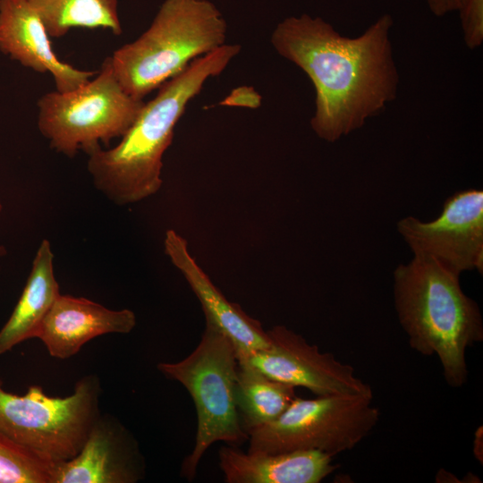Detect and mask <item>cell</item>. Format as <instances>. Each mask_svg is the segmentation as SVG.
Listing matches in <instances>:
<instances>
[{
	"label": "cell",
	"instance_id": "11",
	"mask_svg": "<svg viewBox=\"0 0 483 483\" xmlns=\"http://www.w3.org/2000/svg\"><path fill=\"white\" fill-rule=\"evenodd\" d=\"M145 475L135 437L117 418L100 412L79 453L54 464L50 483H137Z\"/></svg>",
	"mask_w": 483,
	"mask_h": 483
},
{
	"label": "cell",
	"instance_id": "9",
	"mask_svg": "<svg viewBox=\"0 0 483 483\" xmlns=\"http://www.w3.org/2000/svg\"><path fill=\"white\" fill-rule=\"evenodd\" d=\"M397 230L413 255L428 257L450 271L483 272V191L454 192L436 219L423 222L406 216Z\"/></svg>",
	"mask_w": 483,
	"mask_h": 483
},
{
	"label": "cell",
	"instance_id": "15",
	"mask_svg": "<svg viewBox=\"0 0 483 483\" xmlns=\"http://www.w3.org/2000/svg\"><path fill=\"white\" fill-rule=\"evenodd\" d=\"M334 457L313 450L244 453L230 445L218 451L227 483H318L337 469Z\"/></svg>",
	"mask_w": 483,
	"mask_h": 483
},
{
	"label": "cell",
	"instance_id": "22",
	"mask_svg": "<svg viewBox=\"0 0 483 483\" xmlns=\"http://www.w3.org/2000/svg\"><path fill=\"white\" fill-rule=\"evenodd\" d=\"M2 210H3V205L0 200V216H1ZM5 254H6L5 248L0 244V269H1V260L5 256Z\"/></svg>",
	"mask_w": 483,
	"mask_h": 483
},
{
	"label": "cell",
	"instance_id": "2",
	"mask_svg": "<svg viewBox=\"0 0 483 483\" xmlns=\"http://www.w3.org/2000/svg\"><path fill=\"white\" fill-rule=\"evenodd\" d=\"M240 51L238 44H225L192 61L158 88L115 147L89 154L87 169L96 189L118 206L156 194L163 184V156L188 104Z\"/></svg>",
	"mask_w": 483,
	"mask_h": 483
},
{
	"label": "cell",
	"instance_id": "20",
	"mask_svg": "<svg viewBox=\"0 0 483 483\" xmlns=\"http://www.w3.org/2000/svg\"><path fill=\"white\" fill-rule=\"evenodd\" d=\"M463 38L470 49L483 42V0H466L460 11Z\"/></svg>",
	"mask_w": 483,
	"mask_h": 483
},
{
	"label": "cell",
	"instance_id": "4",
	"mask_svg": "<svg viewBox=\"0 0 483 483\" xmlns=\"http://www.w3.org/2000/svg\"><path fill=\"white\" fill-rule=\"evenodd\" d=\"M227 23L208 0H164L150 26L110 61L119 83L143 98L192 61L225 44Z\"/></svg>",
	"mask_w": 483,
	"mask_h": 483
},
{
	"label": "cell",
	"instance_id": "17",
	"mask_svg": "<svg viewBox=\"0 0 483 483\" xmlns=\"http://www.w3.org/2000/svg\"><path fill=\"white\" fill-rule=\"evenodd\" d=\"M295 388L238 361L235 402L244 431L248 434L277 419L297 397Z\"/></svg>",
	"mask_w": 483,
	"mask_h": 483
},
{
	"label": "cell",
	"instance_id": "6",
	"mask_svg": "<svg viewBox=\"0 0 483 483\" xmlns=\"http://www.w3.org/2000/svg\"><path fill=\"white\" fill-rule=\"evenodd\" d=\"M100 394L95 374L80 378L65 397L48 395L35 385L16 394L6 391L0 378V435L51 464L68 461L100 413Z\"/></svg>",
	"mask_w": 483,
	"mask_h": 483
},
{
	"label": "cell",
	"instance_id": "5",
	"mask_svg": "<svg viewBox=\"0 0 483 483\" xmlns=\"http://www.w3.org/2000/svg\"><path fill=\"white\" fill-rule=\"evenodd\" d=\"M238 369L236 350L229 338L206 322L193 352L177 362H160L157 369L189 392L197 412L192 451L181 466V475L191 481L203 454L216 442L238 445L248 440L235 402Z\"/></svg>",
	"mask_w": 483,
	"mask_h": 483
},
{
	"label": "cell",
	"instance_id": "21",
	"mask_svg": "<svg viewBox=\"0 0 483 483\" xmlns=\"http://www.w3.org/2000/svg\"><path fill=\"white\" fill-rule=\"evenodd\" d=\"M466 0H427L429 10L436 16H443L449 13L460 12Z\"/></svg>",
	"mask_w": 483,
	"mask_h": 483
},
{
	"label": "cell",
	"instance_id": "10",
	"mask_svg": "<svg viewBox=\"0 0 483 483\" xmlns=\"http://www.w3.org/2000/svg\"><path fill=\"white\" fill-rule=\"evenodd\" d=\"M269 345L237 357L267 377L294 387H304L317 396L334 394L373 395L371 386L357 377L353 368L321 352L301 335L284 326L267 330Z\"/></svg>",
	"mask_w": 483,
	"mask_h": 483
},
{
	"label": "cell",
	"instance_id": "16",
	"mask_svg": "<svg viewBox=\"0 0 483 483\" xmlns=\"http://www.w3.org/2000/svg\"><path fill=\"white\" fill-rule=\"evenodd\" d=\"M54 253L48 240L37 250L22 292L0 329V355L22 342L36 338L39 327L61 294L54 270Z\"/></svg>",
	"mask_w": 483,
	"mask_h": 483
},
{
	"label": "cell",
	"instance_id": "3",
	"mask_svg": "<svg viewBox=\"0 0 483 483\" xmlns=\"http://www.w3.org/2000/svg\"><path fill=\"white\" fill-rule=\"evenodd\" d=\"M394 301L411 348L436 355L449 386H464L466 352L483 341V320L478 303L463 292L460 275L431 258L414 255L394 271Z\"/></svg>",
	"mask_w": 483,
	"mask_h": 483
},
{
	"label": "cell",
	"instance_id": "8",
	"mask_svg": "<svg viewBox=\"0 0 483 483\" xmlns=\"http://www.w3.org/2000/svg\"><path fill=\"white\" fill-rule=\"evenodd\" d=\"M373 395L334 394L296 397L274 421L248 433L249 452L313 450L335 456L352 450L380 417Z\"/></svg>",
	"mask_w": 483,
	"mask_h": 483
},
{
	"label": "cell",
	"instance_id": "7",
	"mask_svg": "<svg viewBox=\"0 0 483 483\" xmlns=\"http://www.w3.org/2000/svg\"><path fill=\"white\" fill-rule=\"evenodd\" d=\"M145 102L125 92L107 56L94 79L68 91L47 92L38 101V128L51 148L68 157L88 155L121 138Z\"/></svg>",
	"mask_w": 483,
	"mask_h": 483
},
{
	"label": "cell",
	"instance_id": "12",
	"mask_svg": "<svg viewBox=\"0 0 483 483\" xmlns=\"http://www.w3.org/2000/svg\"><path fill=\"white\" fill-rule=\"evenodd\" d=\"M49 34L29 0H0V51L22 66L51 74L55 90L68 92L89 80L96 72L60 60Z\"/></svg>",
	"mask_w": 483,
	"mask_h": 483
},
{
	"label": "cell",
	"instance_id": "18",
	"mask_svg": "<svg viewBox=\"0 0 483 483\" xmlns=\"http://www.w3.org/2000/svg\"><path fill=\"white\" fill-rule=\"evenodd\" d=\"M52 38L72 29H104L114 35L123 32L118 0H29Z\"/></svg>",
	"mask_w": 483,
	"mask_h": 483
},
{
	"label": "cell",
	"instance_id": "13",
	"mask_svg": "<svg viewBox=\"0 0 483 483\" xmlns=\"http://www.w3.org/2000/svg\"><path fill=\"white\" fill-rule=\"evenodd\" d=\"M164 248L173 265L181 272L199 301L206 322L229 338L237 357L268 347L269 338L261 323L224 296L191 255L187 241L182 236L174 230H167Z\"/></svg>",
	"mask_w": 483,
	"mask_h": 483
},
{
	"label": "cell",
	"instance_id": "19",
	"mask_svg": "<svg viewBox=\"0 0 483 483\" xmlns=\"http://www.w3.org/2000/svg\"><path fill=\"white\" fill-rule=\"evenodd\" d=\"M53 466L0 435V483H50Z\"/></svg>",
	"mask_w": 483,
	"mask_h": 483
},
{
	"label": "cell",
	"instance_id": "14",
	"mask_svg": "<svg viewBox=\"0 0 483 483\" xmlns=\"http://www.w3.org/2000/svg\"><path fill=\"white\" fill-rule=\"evenodd\" d=\"M135 326L136 316L131 309H110L84 297L60 294L36 338L43 343L50 356L65 360L96 337L128 334Z\"/></svg>",
	"mask_w": 483,
	"mask_h": 483
},
{
	"label": "cell",
	"instance_id": "1",
	"mask_svg": "<svg viewBox=\"0 0 483 483\" xmlns=\"http://www.w3.org/2000/svg\"><path fill=\"white\" fill-rule=\"evenodd\" d=\"M393 18L384 14L361 35L347 38L320 17L303 13L280 21L271 35L275 50L301 69L316 90L310 126L335 142L377 115L397 93Z\"/></svg>",
	"mask_w": 483,
	"mask_h": 483
}]
</instances>
